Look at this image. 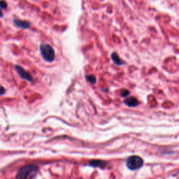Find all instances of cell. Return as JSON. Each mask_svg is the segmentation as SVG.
<instances>
[{
	"label": "cell",
	"mask_w": 179,
	"mask_h": 179,
	"mask_svg": "<svg viewBox=\"0 0 179 179\" xmlns=\"http://www.w3.org/2000/svg\"><path fill=\"white\" fill-rule=\"evenodd\" d=\"M0 8L2 9H5L7 8V4L5 2H0Z\"/></svg>",
	"instance_id": "8fae6325"
},
{
	"label": "cell",
	"mask_w": 179,
	"mask_h": 179,
	"mask_svg": "<svg viewBox=\"0 0 179 179\" xmlns=\"http://www.w3.org/2000/svg\"><path fill=\"white\" fill-rule=\"evenodd\" d=\"M39 167L35 164H27L22 167L16 175V179H34L36 177Z\"/></svg>",
	"instance_id": "6da1fadb"
},
{
	"label": "cell",
	"mask_w": 179,
	"mask_h": 179,
	"mask_svg": "<svg viewBox=\"0 0 179 179\" xmlns=\"http://www.w3.org/2000/svg\"><path fill=\"white\" fill-rule=\"evenodd\" d=\"M111 59H112L114 63L117 64V65H118V66L124 65V64H125V61H123L121 58L119 57V55L115 52H113V53L111 54Z\"/></svg>",
	"instance_id": "52a82bcc"
},
{
	"label": "cell",
	"mask_w": 179,
	"mask_h": 179,
	"mask_svg": "<svg viewBox=\"0 0 179 179\" xmlns=\"http://www.w3.org/2000/svg\"><path fill=\"white\" fill-rule=\"evenodd\" d=\"M4 92H5L4 88L2 86H0V95H3V94H4Z\"/></svg>",
	"instance_id": "7c38bea8"
},
{
	"label": "cell",
	"mask_w": 179,
	"mask_h": 179,
	"mask_svg": "<svg viewBox=\"0 0 179 179\" xmlns=\"http://www.w3.org/2000/svg\"><path fill=\"white\" fill-rule=\"evenodd\" d=\"M89 165L94 167H101V168H104L107 166V162L104 161L99 160H95L90 161L89 163Z\"/></svg>",
	"instance_id": "ba28073f"
},
{
	"label": "cell",
	"mask_w": 179,
	"mask_h": 179,
	"mask_svg": "<svg viewBox=\"0 0 179 179\" xmlns=\"http://www.w3.org/2000/svg\"><path fill=\"white\" fill-rule=\"evenodd\" d=\"M13 22L16 27H18L22 29H28L30 27V24L27 21H23V20L15 19L13 20Z\"/></svg>",
	"instance_id": "8992f818"
},
{
	"label": "cell",
	"mask_w": 179,
	"mask_h": 179,
	"mask_svg": "<svg viewBox=\"0 0 179 179\" xmlns=\"http://www.w3.org/2000/svg\"><path fill=\"white\" fill-rule=\"evenodd\" d=\"M15 69L17 71V72L18 73V74L21 76V78L23 79H25V80H27L29 81H32L33 79H32V76L29 74L28 72H27L25 70L22 68V67L16 65L15 67Z\"/></svg>",
	"instance_id": "277c9868"
},
{
	"label": "cell",
	"mask_w": 179,
	"mask_h": 179,
	"mask_svg": "<svg viewBox=\"0 0 179 179\" xmlns=\"http://www.w3.org/2000/svg\"><path fill=\"white\" fill-rule=\"evenodd\" d=\"M40 52L43 59L51 62L55 60V51L53 48L48 44H42L40 46Z\"/></svg>",
	"instance_id": "7a4b0ae2"
},
{
	"label": "cell",
	"mask_w": 179,
	"mask_h": 179,
	"mask_svg": "<svg viewBox=\"0 0 179 179\" xmlns=\"http://www.w3.org/2000/svg\"><path fill=\"white\" fill-rule=\"evenodd\" d=\"M124 103L129 107H136L138 105H139V102L136 97H131L126 99L124 101Z\"/></svg>",
	"instance_id": "5b68a950"
},
{
	"label": "cell",
	"mask_w": 179,
	"mask_h": 179,
	"mask_svg": "<svg viewBox=\"0 0 179 179\" xmlns=\"http://www.w3.org/2000/svg\"><path fill=\"white\" fill-rule=\"evenodd\" d=\"M130 91H128L125 89L122 90L121 92H120V95L123 97H127L129 95H130Z\"/></svg>",
	"instance_id": "30bf717a"
},
{
	"label": "cell",
	"mask_w": 179,
	"mask_h": 179,
	"mask_svg": "<svg viewBox=\"0 0 179 179\" xmlns=\"http://www.w3.org/2000/svg\"><path fill=\"white\" fill-rule=\"evenodd\" d=\"M126 164H127L128 169L134 171V170L139 169L141 167L143 166V160L142 158L139 156L133 155V156H131L127 158Z\"/></svg>",
	"instance_id": "3957f363"
},
{
	"label": "cell",
	"mask_w": 179,
	"mask_h": 179,
	"mask_svg": "<svg viewBox=\"0 0 179 179\" xmlns=\"http://www.w3.org/2000/svg\"><path fill=\"white\" fill-rule=\"evenodd\" d=\"M0 17H3V13L1 11V10H0Z\"/></svg>",
	"instance_id": "4fadbf2b"
},
{
	"label": "cell",
	"mask_w": 179,
	"mask_h": 179,
	"mask_svg": "<svg viewBox=\"0 0 179 179\" xmlns=\"http://www.w3.org/2000/svg\"><path fill=\"white\" fill-rule=\"evenodd\" d=\"M86 79H87V81L90 82V83H92V84H94V83H96V78L94 75L86 76Z\"/></svg>",
	"instance_id": "9c48e42d"
}]
</instances>
